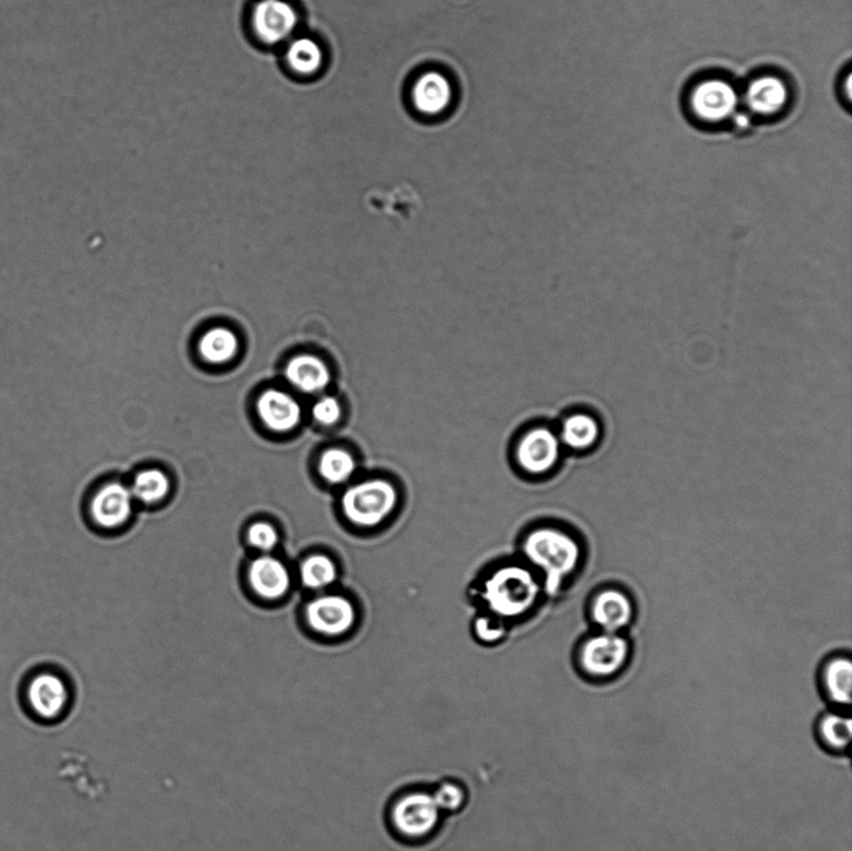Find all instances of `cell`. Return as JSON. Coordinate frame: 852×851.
<instances>
[{"label":"cell","mask_w":852,"mask_h":851,"mask_svg":"<svg viewBox=\"0 0 852 851\" xmlns=\"http://www.w3.org/2000/svg\"><path fill=\"white\" fill-rule=\"evenodd\" d=\"M523 556L543 572L544 589L550 596L560 592L564 579L581 562L579 543L566 532L544 528L532 531L523 541Z\"/></svg>","instance_id":"cell-1"},{"label":"cell","mask_w":852,"mask_h":851,"mask_svg":"<svg viewBox=\"0 0 852 851\" xmlns=\"http://www.w3.org/2000/svg\"><path fill=\"white\" fill-rule=\"evenodd\" d=\"M541 592V583L531 570L511 564L486 579L482 598L494 616L512 619L532 609Z\"/></svg>","instance_id":"cell-2"},{"label":"cell","mask_w":852,"mask_h":851,"mask_svg":"<svg viewBox=\"0 0 852 851\" xmlns=\"http://www.w3.org/2000/svg\"><path fill=\"white\" fill-rule=\"evenodd\" d=\"M685 107L692 119L704 128H720L743 118L741 92L723 75L696 79L686 93Z\"/></svg>","instance_id":"cell-3"},{"label":"cell","mask_w":852,"mask_h":851,"mask_svg":"<svg viewBox=\"0 0 852 851\" xmlns=\"http://www.w3.org/2000/svg\"><path fill=\"white\" fill-rule=\"evenodd\" d=\"M400 494L396 486L385 478H369L353 483L343 492L342 512L361 529H375L396 510Z\"/></svg>","instance_id":"cell-4"},{"label":"cell","mask_w":852,"mask_h":851,"mask_svg":"<svg viewBox=\"0 0 852 851\" xmlns=\"http://www.w3.org/2000/svg\"><path fill=\"white\" fill-rule=\"evenodd\" d=\"M443 816L433 793L426 790L401 794L390 810L392 829L406 841H423L433 837Z\"/></svg>","instance_id":"cell-5"},{"label":"cell","mask_w":852,"mask_h":851,"mask_svg":"<svg viewBox=\"0 0 852 851\" xmlns=\"http://www.w3.org/2000/svg\"><path fill=\"white\" fill-rule=\"evenodd\" d=\"M630 657L628 640L618 634H600L583 643L579 668L589 681L606 683L624 673Z\"/></svg>","instance_id":"cell-6"},{"label":"cell","mask_w":852,"mask_h":851,"mask_svg":"<svg viewBox=\"0 0 852 851\" xmlns=\"http://www.w3.org/2000/svg\"><path fill=\"white\" fill-rule=\"evenodd\" d=\"M791 97L790 84L780 74H756L741 92L742 113L748 119H777L789 109Z\"/></svg>","instance_id":"cell-7"},{"label":"cell","mask_w":852,"mask_h":851,"mask_svg":"<svg viewBox=\"0 0 852 851\" xmlns=\"http://www.w3.org/2000/svg\"><path fill=\"white\" fill-rule=\"evenodd\" d=\"M300 17L289 0H260L252 11L255 36L265 45H279L294 34Z\"/></svg>","instance_id":"cell-8"},{"label":"cell","mask_w":852,"mask_h":851,"mask_svg":"<svg viewBox=\"0 0 852 851\" xmlns=\"http://www.w3.org/2000/svg\"><path fill=\"white\" fill-rule=\"evenodd\" d=\"M411 104L420 117L436 119L452 107L455 89L451 79L439 71L418 74L411 85Z\"/></svg>","instance_id":"cell-9"},{"label":"cell","mask_w":852,"mask_h":851,"mask_svg":"<svg viewBox=\"0 0 852 851\" xmlns=\"http://www.w3.org/2000/svg\"><path fill=\"white\" fill-rule=\"evenodd\" d=\"M306 617L316 632L339 637L348 634L356 624L358 611L352 602L340 595L315 598L306 608Z\"/></svg>","instance_id":"cell-10"},{"label":"cell","mask_w":852,"mask_h":851,"mask_svg":"<svg viewBox=\"0 0 852 851\" xmlns=\"http://www.w3.org/2000/svg\"><path fill=\"white\" fill-rule=\"evenodd\" d=\"M32 711L43 721H56L68 711L71 690L64 679L54 673H41L28 687Z\"/></svg>","instance_id":"cell-11"},{"label":"cell","mask_w":852,"mask_h":851,"mask_svg":"<svg viewBox=\"0 0 852 851\" xmlns=\"http://www.w3.org/2000/svg\"><path fill=\"white\" fill-rule=\"evenodd\" d=\"M515 456L525 472H549L560 460L561 439L549 428L532 429L521 439Z\"/></svg>","instance_id":"cell-12"},{"label":"cell","mask_w":852,"mask_h":851,"mask_svg":"<svg viewBox=\"0 0 852 851\" xmlns=\"http://www.w3.org/2000/svg\"><path fill=\"white\" fill-rule=\"evenodd\" d=\"M132 493L128 487L115 482L104 486L94 496L92 515L104 529H117L126 523L132 513Z\"/></svg>","instance_id":"cell-13"},{"label":"cell","mask_w":852,"mask_h":851,"mask_svg":"<svg viewBox=\"0 0 852 851\" xmlns=\"http://www.w3.org/2000/svg\"><path fill=\"white\" fill-rule=\"evenodd\" d=\"M820 691L832 711L850 714L852 702V663L837 657L827 662L820 673Z\"/></svg>","instance_id":"cell-14"},{"label":"cell","mask_w":852,"mask_h":851,"mask_svg":"<svg viewBox=\"0 0 852 851\" xmlns=\"http://www.w3.org/2000/svg\"><path fill=\"white\" fill-rule=\"evenodd\" d=\"M813 736L819 747L832 757H846L852 741L850 714L832 710L822 712L813 724Z\"/></svg>","instance_id":"cell-15"},{"label":"cell","mask_w":852,"mask_h":851,"mask_svg":"<svg viewBox=\"0 0 852 851\" xmlns=\"http://www.w3.org/2000/svg\"><path fill=\"white\" fill-rule=\"evenodd\" d=\"M633 615V604L619 589L603 591L593 600L592 618L603 632L618 634L630 624Z\"/></svg>","instance_id":"cell-16"},{"label":"cell","mask_w":852,"mask_h":851,"mask_svg":"<svg viewBox=\"0 0 852 851\" xmlns=\"http://www.w3.org/2000/svg\"><path fill=\"white\" fill-rule=\"evenodd\" d=\"M257 413L265 426L275 433H289L301 419L298 401L279 390L264 392L257 401Z\"/></svg>","instance_id":"cell-17"},{"label":"cell","mask_w":852,"mask_h":851,"mask_svg":"<svg viewBox=\"0 0 852 851\" xmlns=\"http://www.w3.org/2000/svg\"><path fill=\"white\" fill-rule=\"evenodd\" d=\"M248 579L257 596L270 600L283 598L291 583L285 564L271 556L256 559L248 570Z\"/></svg>","instance_id":"cell-18"},{"label":"cell","mask_w":852,"mask_h":851,"mask_svg":"<svg viewBox=\"0 0 852 851\" xmlns=\"http://www.w3.org/2000/svg\"><path fill=\"white\" fill-rule=\"evenodd\" d=\"M287 380L296 389L306 394H315L327 387L330 382V371L324 362L311 355H300L287 363L285 371Z\"/></svg>","instance_id":"cell-19"},{"label":"cell","mask_w":852,"mask_h":851,"mask_svg":"<svg viewBox=\"0 0 852 851\" xmlns=\"http://www.w3.org/2000/svg\"><path fill=\"white\" fill-rule=\"evenodd\" d=\"M285 62L294 74L310 78L322 70L324 63L322 46L310 36L296 38L287 46Z\"/></svg>","instance_id":"cell-20"},{"label":"cell","mask_w":852,"mask_h":851,"mask_svg":"<svg viewBox=\"0 0 852 851\" xmlns=\"http://www.w3.org/2000/svg\"><path fill=\"white\" fill-rule=\"evenodd\" d=\"M599 435L600 427L595 418L577 414L563 424L562 443L574 451H586L597 444Z\"/></svg>","instance_id":"cell-21"},{"label":"cell","mask_w":852,"mask_h":851,"mask_svg":"<svg viewBox=\"0 0 852 851\" xmlns=\"http://www.w3.org/2000/svg\"><path fill=\"white\" fill-rule=\"evenodd\" d=\"M319 472L328 483H348L358 472V461L348 449L330 448L320 457Z\"/></svg>","instance_id":"cell-22"},{"label":"cell","mask_w":852,"mask_h":851,"mask_svg":"<svg viewBox=\"0 0 852 851\" xmlns=\"http://www.w3.org/2000/svg\"><path fill=\"white\" fill-rule=\"evenodd\" d=\"M199 348L201 357L206 361L224 363L236 355L238 341L234 332L224 328H217L204 334Z\"/></svg>","instance_id":"cell-23"},{"label":"cell","mask_w":852,"mask_h":851,"mask_svg":"<svg viewBox=\"0 0 852 851\" xmlns=\"http://www.w3.org/2000/svg\"><path fill=\"white\" fill-rule=\"evenodd\" d=\"M301 579L305 587L320 591L328 588L337 582L339 571L337 564L323 554H313L302 563Z\"/></svg>","instance_id":"cell-24"},{"label":"cell","mask_w":852,"mask_h":851,"mask_svg":"<svg viewBox=\"0 0 852 851\" xmlns=\"http://www.w3.org/2000/svg\"><path fill=\"white\" fill-rule=\"evenodd\" d=\"M134 499L150 504L164 500L170 491L169 477L159 470L139 472L130 489Z\"/></svg>","instance_id":"cell-25"},{"label":"cell","mask_w":852,"mask_h":851,"mask_svg":"<svg viewBox=\"0 0 852 851\" xmlns=\"http://www.w3.org/2000/svg\"><path fill=\"white\" fill-rule=\"evenodd\" d=\"M433 793L437 807L443 815H452L462 810L467 801L466 789L457 781L440 783Z\"/></svg>","instance_id":"cell-26"},{"label":"cell","mask_w":852,"mask_h":851,"mask_svg":"<svg viewBox=\"0 0 852 851\" xmlns=\"http://www.w3.org/2000/svg\"><path fill=\"white\" fill-rule=\"evenodd\" d=\"M247 540L254 549L270 552L279 543V533L270 523L256 522L248 529Z\"/></svg>","instance_id":"cell-27"},{"label":"cell","mask_w":852,"mask_h":851,"mask_svg":"<svg viewBox=\"0 0 852 851\" xmlns=\"http://www.w3.org/2000/svg\"><path fill=\"white\" fill-rule=\"evenodd\" d=\"M312 415L319 424L332 426L339 423L342 409L337 398L323 397L315 404Z\"/></svg>","instance_id":"cell-28"},{"label":"cell","mask_w":852,"mask_h":851,"mask_svg":"<svg viewBox=\"0 0 852 851\" xmlns=\"http://www.w3.org/2000/svg\"><path fill=\"white\" fill-rule=\"evenodd\" d=\"M475 634L484 643H496L505 636V628L498 625L491 617H478L475 621Z\"/></svg>","instance_id":"cell-29"}]
</instances>
